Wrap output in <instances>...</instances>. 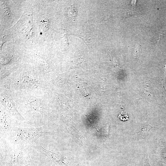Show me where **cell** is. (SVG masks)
<instances>
[{
	"label": "cell",
	"instance_id": "cell-1",
	"mask_svg": "<svg viewBox=\"0 0 166 166\" xmlns=\"http://www.w3.org/2000/svg\"><path fill=\"white\" fill-rule=\"evenodd\" d=\"M50 132H45L42 128H21L16 130L15 135L16 141L20 144H31L41 137L48 135Z\"/></svg>",
	"mask_w": 166,
	"mask_h": 166
},
{
	"label": "cell",
	"instance_id": "cell-2",
	"mask_svg": "<svg viewBox=\"0 0 166 166\" xmlns=\"http://www.w3.org/2000/svg\"><path fill=\"white\" fill-rule=\"evenodd\" d=\"M38 148L41 153L48 157L54 162L62 165L68 166L66 158L63 156L47 150L44 148L41 145L38 146Z\"/></svg>",
	"mask_w": 166,
	"mask_h": 166
},
{
	"label": "cell",
	"instance_id": "cell-3",
	"mask_svg": "<svg viewBox=\"0 0 166 166\" xmlns=\"http://www.w3.org/2000/svg\"><path fill=\"white\" fill-rule=\"evenodd\" d=\"M1 130L5 134H8L11 130V121L8 116L2 112L1 116Z\"/></svg>",
	"mask_w": 166,
	"mask_h": 166
},
{
	"label": "cell",
	"instance_id": "cell-4",
	"mask_svg": "<svg viewBox=\"0 0 166 166\" xmlns=\"http://www.w3.org/2000/svg\"><path fill=\"white\" fill-rule=\"evenodd\" d=\"M5 103L6 107L9 112L14 116H16L18 119H22V117L18 113L17 109L14 104L9 99L6 98L5 100Z\"/></svg>",
	"mask_w": 166,
	"mask_h": 166
},
{
	"label": "cell",
	"instance_id": "cell-5",
	"mask_svg": "<svg viewBox=\"0 0 166 166\" xmlns=\"http://www.w3.org/2000/svg\"><path fill=\"white\" fill-rule=\"evenodd\" d=\"M154 128L155 127L151 126L149 124H146L140 128L137 132V137L140 139L145 140L148 133L151 129Z\"/></svg>",
	"mask_w": 166,
	"mask_h": 166
},
{
	"label": "cell",
	"instance_id": "cell-6",
	"mask_svg": "<svg viewBox=\"0 0 166 166\" xmlns=\"http://www.w3.org/2000/svg\"><path fill=\"white\" fill-rule=\"evenodd\" d=\"M39 25L40 30L43 32H45L48 29L49 21L46 19L40 21Z\"/></svg>",
	"mask_w": 166,
	"mask_h": 166
},
{
	"label": "cell",
	"instance_id": "cell-7",
	"mask_svg": "<svg viewBox=\"0 0 166 166\" xmlns=\"http://www.w3.org/2000/svg\"><path fill=\"white\" fill-rule=\"evenodd\" d=\"M144 166H151L149 161L148 157L146 155V156L144 160Z\"/></svg>",
	"mask_w": 166,
	"mask_h": 166
},
{
	"label": "cell",
	"instance_id": "cell-8",
	"mask_svg": "<svg viewBox=\"0 0 166 166\" xmlns=\"http://www.w3.org/2000/svg\"><path fill=\"white\" fill-rule=\"evenodd\" d=\"M76 166H84L82 165L79 164H77L76 165Z\"/></svg>",
	"mask_w": 166,
	"mask_h": 166
}]
</instances>
